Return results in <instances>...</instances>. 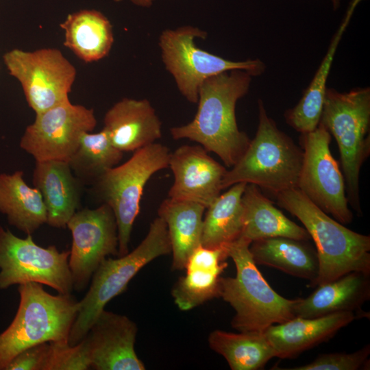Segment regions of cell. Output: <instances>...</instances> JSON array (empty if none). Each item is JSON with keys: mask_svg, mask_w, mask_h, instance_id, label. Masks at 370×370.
Returning <instances> with one entry per match:
<instances>
[{"mask_svg": "<svg viewBox=\"0 0 370 370\" xmlns=\"http://www.w3.org/2000/svg\"><path fill=\"white\" fill-rule=\"evenodd\" d=\"M208 343L232 370H257L276 357L263 332L233 333L216 330L210 334Z\"/></svg>", "mask_w": 370, "mask_h": 370, "instance_id": "29", "label": "cell"}, {"mask_svg": "<svg viewBox=\"0 0 370 370\" xmlns=\"http://www.w3.org/2000/svg\"><path fill=\"white\" fill-rule=\"evenodd\" d=\"M43 370H86L90 368L83 341L75 345L68 341H51Z\"/></svg>", "mask_w": 370, "mask_h": 370, "instance_id": "31", "label": "cell"}, {"mask_svg": "<svg viewBox=\"0 0 370 370\" xmlns=\"http://www.w3.org/2000/svg\"><path fill=\"white\" fill-rule=\"evenodd\" d=\"M306 298L296 299L295 317L316 318L343 311H355L370 297L369 275L352 271L317 286Z\"/></svg>", "mask_w": 370, "mask_h": 370, "instance_id": "20", "label": "cell"}, {"mask_svg": "<svg viewBox=\"0 0 370 370\" xmlns=\"http://www.w3.org/2000/svg\"><path fill=\"white\" fill-rule=\"evenodd\" d=\"M66 226L72 235L69 257L73 290L82 291L100 263L109 255L118 256L117 225L111 208L77 210Z\"/></svg>", "mask_w": 370, "mask_h": 370, "instance_id": "14", "label": "cell"}, {"mask_svg": "<svg viewBox=\"0 0 370 370\" xmlns=\"http://www.w3.org/2000/svg\"><path fill=\"white\" fill-rule=\"evenodd\" d=\"M319 123L336 140L348 202L362 214L359 175L370 153V88H326Z\"/></svg>", "mask_w": 370, "mask_h": 370, "instance_id": "6", "label": "cell"}, {"mask_svg": "<svg viewBox=\"0 0 370 370\" xmlns=\"http://www.w3.org/2000/svg\"><path fill=\"white\" fill-rule=\"evenodd\" d=\"M251 243L240 237L225 246L235 264L234 278L221 277L219 296L234 310L231 324L239 332H263L273 324L295 317L296 299L278 294L256 267L249 251Z\"/></svg>", "mask_w": 370, "mask_h": 370, "instance_id": "3", "label": "cell"}, {"mask_svg": "<svg viewBox=\"0 0 370 370\" xmlns=\"http://www.w3.org/2000/svg\"><path fill=\"white\" fill-rule=\"evenodd\" d=\"M64 31V45L88 63L107 56L114 42L112 26L96 10H81L69 14L60 24Z\"/></svg>", "mask_w": 370, "mask_h": 370, "instance_id": "24", "label": "cell"}, {"mask_svg": "<svg viewBox=\"0 0 370 370\" xmlns=\"http://www.w3.org/2000/svg\"><path fill=\"white\" fill-rule=\"evenodd\" d=\"M171 252L166 225L158 217L150 224L145 238L132 251L117 258H105L93 273L88 291L78 303L69 344L75 345L85 337L106 305L125 291L128 283L143 267Z\"/></svg>", "mask_w": 370, "mask_h": 370, "instance_id": "7", "label": "cell"}, {"mask_svg": "<svg viewBox=\"0 0 370 370\" xmlns=\"http://www.w3.org/2000/svg\"><path fill=\"white\" fill-rule=\"evenodd\" d=\"M206 37L205 31L192 25L166 29L159 36L165 69L174 79L179 92L191 103H197L199 87L210 77L235 69L256 76L265 69L259 59L232 61L199 48L195 40Z\"/></svg>", "mask_w": 370, "mask_h": 370, "instance_id": "9", "label": "cell"}, {"mask_svg": "<svg viewBox=\"0 0 370 370\" xmlns=\"http://www.w3.org/2000/svg\"><path fill=\"white\" fill-rule=\"evenodd\" d=\"M341 0H331L334 10H336L341 3Z\"/></svg>", "mask_w": 370, "mask_h": 370, "instance_id": "35", "label": "cell"}, {"mask_svg": "<svg viewBox=\"0 0 370 370\" xmlns=\"http://www.w3.org/2000/svg\"><path fill=\"white\" fill-rule=\"evenodd\" d=\"M3 60L10 75L20 82L27 102L36 114L69 100L77 73L60 50L14 49L6 52Z\"/></svg>", "mask_w": 370, "mask_h": 370, "instance_id": "11", "label": "cell"}, {"mask_svg": "<svg viewBox=\"0 0 370 370\" xmlns=\"http://www.w3.org/2000/svg\"><path fill=\"white\" fill-rule=\"evenodd\" d=\"M302 160L303 151L278 128L259 99L255 137L238 161L227 170L221 188L245 182L276 195L297 188Z\"/></svg>", "mask_w": 370, "mask_h": 370, "instance_id": "5", "label": "cell"}, {"mask_svg": "<svg viewBox=\"0 0 370 370\" xmlns=\"http://www.w3.org/2000/svg\"><path fill=\"white\" fill-rule=\"evenodd\" d=\"M370 345L350 354L331 353L319 356L313 361L286 370H357L367 364Z\"/></svg>", "mask_w": 370, "mask_h": 370, "instance_id": "32", "label": "cell"}, {"mask_svg": "<svg viewBox=\"0 0 370 370\" xmlns=\"http://www.w3.org/2000/svg\"><path fill=\"white\" fill-rule=\"evenodd\" d=\"M170 154L169 149L160 143L147 145L134 151L128 160L108 170L92 184L95 195L114 212L118 256L129 252L131 232L145 184L154 173L169 166Z\"/></svg>", "mask_w": 370, "mask_h": 370, "instance_id": "8", "label": "cell"}, {"mask_svg": "<svg viewBox=\"0 0 370 370\" xmlns=\"http://www.w3.org/2000/svg\"><path fill=\"white\" fill-rule=\"evenodd\" d=\"M202 146L182 145L171 152L169 166L173 183L168 197L190 200L206 208L220 195L227 169Z\"/></svg>", "mask_w": 370, "mask_h": 370, "instance_id": "16", "label": "cell"}, {"mask_svg": "<svg viewBox=\"0 0 370 370\" xmlns=\"http://www.w3.org/2000/svg\"><path fill=\"white\" fill-rule=\"evenodd\" d=\"M114 2H121L122 0H113ZM133 4L145 8L151 7L156 0H130Z\"/></svg>", "mask_w": 370, "mask_h": 370, "instance_id": "34", "label": "cell"}, {"mask_svg": "<svg viewBox=\"0 0 370 370\" xmlns=\"http://www.w3.org/2000/svg\"><path fill=\"white\" fill-rule=\"evenodd\" d=\"M123 153L111 143L106 132H85L68 163L73 174L83 183L93 184L108 170L116 166Z\"/></svg>", "mask_w": 370, "mask_h": 370, "instance_id": "30", "label": "cell"}, {"mask_svg": "<svg viewBox=\"0 0 370 370\" xmlns=\"http://www.w3.org/2000/svg\"><path fill=\"white\" fill-rule=\"evenodd\" d=\"M103 130L112 145L135 151L162 136V123L149 100L123 98L106 113Z\"/></svg>", "mask_w": 370, "mask_h": 370, "instance_id": "17", "label": "cell"}, {"mask_svg": "<svg viewBox=\"0 0 370 370\" xmlns=\"http://www.w3.org/2000/svg\"><path fill=\"white\" fill-rule=\"evenodd\" d=\"M356 318L352 311H343L316 318L294 317L268 327L263 333L276 357L290 358L334 336Z\"/></svg>", "mask_w": 370, "mask_h": 370, "instance_id": "18", "label": "cell"}, {"mask_svg": "<svg viewBox=\"0 0 370 370\" xmlns=\"http://www.w3.org/2000/svg\"><path fill=\"white\" fill-rule=\"evenodd\" d=\"M20 301L10 325L0 333V370L25 349L45 342L68 341L79 309L71 294L53 295L42 284L18 285Z\"/></svg>", "mask_w": 370, "mask_h": 370, "instance_id": "4", "label": "cell"}, {"mask_svg": "<svg viewBox=\"0 0 370 370\" xmlns=\"http://www.w3.org/2000/svg\"><path fill=\"white\" fill-rule=\"evenodd\" d=\"M33 184L42 195L47 223L64 228L78 210L82 182L73 174L68 162L36 161Z\"/></svg>", "mask_w": 370, "mask_h": 370, "instance_id": "19", "label": "cell"}, {"mask_svg": "<svg viewBox=\"0 0 370 370\" xmlns=\"http://www.w3.org/2000/svg\"><path fill=\"white\" fill-rule=\"evenodd\" d=\"M278 204L296 217L314 242L319 273L310 287L352 271L370 274V236L332 219L297 188L275 195Z\"/></svg>", "mask_w": 370, "mask_h": 370, "instance_id": "2", "label": "cell"}, {"mask_svg": "<svg viewBox=\"0 0 370 370\" xmlns=\"http://www.w3.org/2000/svg\"><path fill=\"white\" fill-rule=\"evenodd\" d=\"M360 1L352 0L311 83L298 103L284 114L286 123L301 134L314 131L319 123L327 88L326 82L334 55L353 12Z\"/></svg>", "mask_w": 370, "mask_h": 370, "instance_id": "26", "label": "cell"}, {"mask_svg": "<svg viewBox=\"0 0 370 370\" xmlns=\"http://www.w3.org/2000/svg\"><path fill=\"white\" fill-rule=\"evenodd\" d=\"M251 77L245 71H225L205 79L198 93V108L188 123L170 129L175 140L189 139L217 154L233 166L247 149L250 139L237 125L236 105L248 92Z\"/></svg>", "mask_w": 370, "mask_h": 370, "instance_id": "1", "label": "cell"}, {"mask_svg": "<svg viewBox=\"0 0 370 370\" xmlns=\"http://www.w3.org/2000/svg\"><path fill=\"white\" fill-rule=\"evenodd\" d=\"M331 134L320 123L312 132L301 134L303 160L297 188L326 214L345 225L352 222L345 184L330 149Z\"/></svg>", "mask_w": 370, "mask_h": 370, "instance_id": "12", "label": "cell"}, {"mask_svg": "<svg viewBox=\"0 0 370 370\" xmlns=\"http://www.w3.org/2000/svg\"><path fill=\"white\" fill-rule=\"evenodd\" d=\"M69 251L41 247L32 234L21 238L0 227V290L34 282L47 285L60 294L73 290L69 266Z\"/></svg>", "mask_w": 370, "mask_h": 370, "instance_id": "10", "label": "cell"}, {"mask_svg": "<svg viewBox=\"0 0 370 370\" xmlns=\"http://www.w3.org/2000/svg\"><path fill=\"white\" fill-rule=\"evenodd\" d=\"M249 251L256 264L269 266L308 280L309 287L317 278V254L306 241L282 236L262 238L251 243Z\"/></svg>", "mask_w": 370, "mask_h": 370, "instance_id": "23", "label": "cell"}, {"mask_svg": "<svg viewBox=\"0 0 370 370\" xmlns=\"http://www.w3.org/2000/svg\"><path fill=\"white\" fill-rule=\"evenodd\" d=\"M49 351V342L29 347L14 356L5 370H43Z\"/></svg>", "mask_w": 370, "mask_h": 370, "instance_id": "33", "label": "cell"}, {"mask_svg": "<svg viewBox=\"0 0 370 370\" xmlns=\"http://www.w3.org/2000/svg\"><path fill=\"white\" fill-rule=\"evenodd\" d=\"M97 125L92 109L75 105L70 100L41 113L28 125L20 147L36 161L68 162L77 148L82 134Z\"/></svg>", "mask_w": 370, "mask_h": 370, "instance_id": "13", "label": "cell"}, {"mask_svg": "<svg viewBox=\"0 0 370 370\" xmlns=\"http://www.w3.org/2000/svg\"><path fill=\"white\" fill-rule=\"evenodd\" d=\"M225 262H216L200 254H193L185 266L186 275L179 278L172 288L177 307L189 310L219 296L220 275L227 267Z\"/></svg>", "mask_w": 370, "mask_h": 370, "instance_id": "28", "label": "cell"}, {"mask_svg": "<svg viewBox=\"0 0 370 370\" xmlns=\"http://www.w3.org/2000/svg\"><path fill=\"white\" fill-rule=\"evenodd\" d=\"M137 327L125 315L105 309L82 340L90 368L97 370H144L134 345Z\"/></svg>", "mask_w": 370, "mask_h": 370, "instance_id": "15", "label": "cell"}, {"mask_svg": "<svg viewBox=\"0 0 370 370\" xmlns=\"http://www.w3.org/2000/svg\"><path fill=\"white\" fill-rule=\"evenodd\" d=\"M246 185L245 182L233 184L206 208L203 219L202 246L224 247L240 238L243 229L242 195Z\"/></svg>", "mask_w": 370, "mask_h": 370, "instance_id": "27", "label": "cell"}, {"mask_svg": "<svg viewBox=\"0 0 370 370\" xmlns=\"http://www.w3.org/2000/svg\"><path fill=\"white\" fill-rule=\"evenodd\" d=\"M206 209L204 205L195 201L170 197L160 205L158 217L167 227L173 269H184L191 254L201 245Z\"/></svg>", "mask_w": 370, "mask_h": 370, "instance_id": "22", "label": "cell"}, {"mask_svg": "<svg viewBox=\"0 0 370 370\" xmlns=\"http://www.w3.org/2000/svg\"><path fill=\"white\" fill-rule=\"evenodd\" d=\"M23 175L21 171L0 173V212L11 225L32 234L47 223V210L40 192Z\"/></svg>", "mask_w": 370, "mask_h": 370, "instance_id": "25", "label": "cell"}, {"mask_svg": "<svg viewBox=\"0 0 370 370\" xmlns=\"http://www.w3.org/2000/svg\"><path fill=\"white\" fill-rule=\"evenodd\" d=\"M243 229L240 237L249 243L271 237L308 241L306 230L287 218L266 197L260 188L247 184L242 195Z\"/></svg>", "mask_w": 370, "mask_h": 370, "instance_id": "21", "label": "cell"}]
</instances>
